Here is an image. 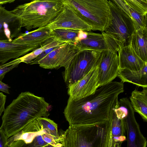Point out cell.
I'll list each match as a JSON object with an SVG mask.
<instances>
[{"instance_id":"obj_28","label":"cell","mask_w":147,"mask_h":147,"mask_svg":"<svg viewBox=\"0 0 147 147\" xmlns=\"http://www.w3.org/2000/svg\"><path fill=\"white\" fill-rule=\"evenodd\" d=\"M8 138L4 129L0 127V147H7Z\"/></svg>"},{"instance_id":"obj_8","label":"cell","mask_w":147,"mask_h":147,"mask_svg":"<svg viewBox=\"0 0 147 147\" xmlns=\"http://www.w3.org/2000/svg\"><path fill=\"white\" fill-rule=\"evenodd\" d=\"M80 51L76 44L66 42L58 47L39 61L37 64L45 69L64 67Z\"/></svg>"},{"instance_id":"obj_19","label":"cell","mask_w":147,"mask_h":147,"mask_svg":"<svg viewBox=\"0 0 147 147\" xmlns=\"http://www.w3.org/2000/svg\"><path fill=\"white\" fill-rule=\"evenodd\" d=\"M110 118L111 121V147H121L123 143L126 140V130L123 119L117 115L113 107L110 112Z\"/></svg>"},{"instance_id":"obj_29","label":"cell","mask_w":147,"mask_h":147,"mask_svg":"<svg viewBox=\"0 0 147 147\" xmlns=\"http://www.w3.org/2000/svg\"><path fill=\"white\" fill-rule=\"evenodd\" d=\"M6 99V96L2 93L0 92V116L5 109V106Z\"/></svg>"},{"instance_id":"obj_11","label":"cell","mask_w":147,"mask_h":147,"mask_svg":"<svg viewBox=\"0 0 147 147\" xmlns=\"http://www.w3.org/2000/svg\"><path fill=\"white\" fill-rule=\"evenodd\" d=\"M133 22L135 30L147 27V0H111Z\"/></svg>"},{"instance_id":"obj_32","label":"cell","mask_w":147,"mask_h":147,"mask_svg":"<svg viewBox=\"0 0 147 147\" xmlns=\"http://www.w3.org/2000/svg\"><path fill=\"white\" fill-rule=\"evenodd\" d=\"M43 147H55V146H52L51 145H50V144H49L47 145L46 146H45Z\"/></svg>"},{"instance_id":"obj_21","label":"cell","mask_w":147,"mask_h":147,"mask_svg":"<svg viewBox=\"0 0 147 147\" xmlns=\"http://www.w3.org/2000/svg\"><path fill=\"white\" fill-rule=\"evenodd\" d=\"M130 45L142 60L147 62V27L135 30Z\"/></svg>"},{"instance_id":"obj_15","label":"cell","mask_w":147,"mask_h":147,"mask_svg":"<svg viewBox=\"0 0 147 147\" xmlns=\"http://www.w3.org/2000/svg\"><path fill=\"white\" fill-rule=\"evenodd\" d=\"M21 30L17 16L0 5V40L11 42L22 33Z\"/></svg>"},{"instance_id":"obj_24","label":"cell","mask_w":147,"mask_h":147,"mask_svg":"<svg viewBox=\"0 0 147 147\" xmlns=\"http://www.w3.org/2000/svg\"><path fill=\"white\" fill-rule=\"evenodd\" d=\"M65 43L66 42L60 41L53 37L51 38L45 45L20 57L21 62L30 64L46 49L52 47L61 46Z\"/></svg>"},{"instance_id":"obj_31","label":"cell","mask_w":147,"mask_h":147,"mask_svg":"<svg viewBox=\"0 0 147 147\" xmlns=\"http://www.w3.org/2000/svg\"><path fill=\"white\" fill-rule=\"evenodd\" d=\"M15 1L14 0H0V5L13 3Z\"/></svg>"},{"instance_id":"obj_3","label":"cell","mask_w":147,"mask_h":147,"mask_svg":"<svg viewBox=\"0 0 147 147\" xmlns=\"http://www.w3.org/2000/svg\"><path fill=\"white\" fill-rule=\"evenodd\" d=\"M111 121L69 125L63 131V147H111Z\"/></svg>"},{"instance_id":"obj_16","label":"cell","mask_w":147,"mask_h":147,"mask_svg":"<svg viewBox=\"0 0 147 147\" xmlns=\"http://www.w3.org/2000/svg\"><path fill=\"white\" fill-rule=\"evenodd\" d=\"M54 37L48 26L39 28L27 33H22L13 40L12 42L27 44L33 51L45 45Z\"/></svg>"},{"instance_id":"obj_10","label":"cell","mask_w":147,"mask_h":147,"mask_svg":"<svg viewBox=\"0 0 147 147\" xmlns=\"http://www.w3.org/2000/svg\"><path fill=\"white\" fill-rule=\"evenodd\" d=\"M117 53L110 51L101 53L98 63L99 87L113 81L117 77L119 69Z\"/></svg>"},{"instance_id":"obj_6","label":"cell","mask_w":147,"mask_h":147,"mask_svg":"<svg viewBox=\"0 0 147 147\" xmlns=\"http://www.w3.org/2000/svg\"><path fill=\"white\" fill-rule=\"evenodd\" d=\"M110 15L104 32L112 37L120 48L130 45L135 30L131 19L111 0H108Z\"/></svg>"},{"instance_id":"obj_18","label":"cell","mask_w":147,"mask_h":147,"mask_svg":"<svg viewBox=\"0 0 147 147\" xmlns=\"http://www.w3.org/2000/svg\"><path fill=\"white\" fill-rule=\"evenodd\" d=\"M118 52L119 70L127 69L138 71L147 63L137 55L130 45L120 48Z\"/></svg>"},{"instance_id":"obj_23","label":"cell","mask_w":147,"mask_h":147,"mask_svg":"<svg viewBox=\"0 0 147 147\" xmlns=\"http://www.w3.org/2000/svg\"><path fill=\"white\" fill-rule=\"evenodd\" d=\"M51 32L53 37L60 41L76 45L86 38L88 34L87 31L63 28L55 29Z\"/></svg>"},{"instance_id":"obj_30","label":"cell","mask_w":147,"mask_h":147,"mask_svg":"<svg viewBox=\"0 0 147 147\" xmlns=\"http://www.w3.org/2000/svg\"><path fill=\"white\" fill-rule=\"evenodd\" d=\"M10 87L7 84H5L0 80V91L6 93H9V89Z\"/></svg>"},{"instance_id":"obj_4","label":"cell","mask_w":147,"mask_h":147,"mask_svg":"<svg viewBox=\"0 0 147 147\" xmlns=\"http://www.w3.org/2000/svg\"><path fill=\"white\" fill-rule=\"evenodd\" d=\"M63 7V0H34L18 5L11 11L18 16L21 27L30 30L48 26Z\"/></svg>"},{"instance_id":"obj_27","label":"cell","mask_w":147,"mask_h":147,"mask_svg":"<svg viewBox=\"0 0 147 147\" xmlns=\"http://www.w3.org/2000/svg\"><path fill=\"white\" fill-rule=\"evenodd\" d=\"M58 47V46L52 47L45 50L40 54L37 57L32 61L31 63L29 64L30 65L37 64L38 62L39 61L47 56L48 54L55 49Z\"/></svg>"},{"instance_id":"obj_14","label":"cell","mask_w":147,"mask_h":147,"mask_svg":"<svg viewBox=\"0 0 147 147\" xmlns=\"http://www.w3.org/2000/svg\"><path fill=\"white\" fill-rule=\"evenodd\" d=\"M128 99L126 113L122 118L127 133V147H146V140L141 131L135 117L134 111Z\"/></svg>"},{"instance_id":"obj_20","label":"cell","mask_w":147,"mask_h":147,"mask_svg":"<svg viewBox=\"0 0 147 147\" xmlns=\"http://www.w3.org/2000/svg\"><path fill=\"white\" fill-rule=\"evenodd\" d=\"M117 77L123 83L128 82L143 88H147V63L138 71H131L127 69L119 70Z\"/></svg>"},{"instance_id":"obj_17","label":"cell","mask_w":147,"mask_h":147,"mask_svg":"<svg viewBox=\"0 0 147 147\" xmlns=\"http://www.w3.org/2000/svg\"><path fill=\"white\" fill-rule=\"evenodd\" d=\"M33 51L25 44L0 40V63H5L11 59L19 58Z\"/></svg>"},{"instance_id":"obj_12","label":"cell","mask_w":147,"mask_h":147,"mask_svg":"<svg viewBox=\"0 0 147 147\" xmlns=\"http://www.w3.org/2000/svg\"><path fill=\"white\" fill-rule=\"evenodd\" d=\"M98 63L85 76L68 86L67 93L69 97L78 100L95 92L99 87Z\"/></svg>"},{"instance_id":"obj_22","label":"cell","mask_w":147,"mask_h":147,"mask_svg":"<svg viewBox=\"0 0 147 147\" xmlns=\"http://www.w3.org/2000/svg\"><path fill=\"white\" fill-rule=\"evenodd\" d=\"M130 102L134 112L138 113L143 121H147V88L142 91L135 89L130 97Z\"/></svg>"},{"instance_id":"obj_5","label":"cell","mask_w":147,"mask_h":147,"mask_svg":"<svg viewBox=\"0 0 147 147\" xmlns=\"http://www.w3.org/2000/svg\"><path fill=\"white\" fill-rule=\"evenodd\" d=\"M80 14L92 30L104 32L110 15L107 0H65Z\"/></svg>"},{"instance_id":"obj_25","label":"cell","mask_w":147,"mask_h":147,"mask_svg":"<svg viewBox=\"0 0 147 147\" xmlns=\"http://www.w3.org/2000/svg\"><path fill=\"white\" fill-rule=\"evenodd\" d=\"M41 125L46 133L55 137L59 136L60 133L58 131L57 124L53 121L46 117H39L36 119Z\"/></svg>"},{"instance_id":"obj_26","label":"cell","mask_w":147,"mask_h":147,"mask_svg":"<svg viewBox=\"0 0 147 147\" xmlns=\"http://www.w3.org/2000/svg\"><path fill=\"white\" fill-rule=\"evenodd\" d=\"M21 62L20 57L7 63L0 65V80L2 81L6 73L14 68L17 67Z\"/></svg>"},{"instance_id":"obj_2","label":"cell","mask_w":147,"mask_h":147,"mask_svg":"<svg viewBox=\"0 0 147 147\" xmlns=\"http://www.w3.org/2000/svg\"><path fill=\"white\" fill-rule=\"evenodd\" d=\"M49 104L42 97L29 92H22L5 109L1 127L8 138L39 117L47 118Z\"/></svg>"},{"instance_id":"obj_7","label":"cell","mask_w":147,"mask_h":147,"mask_svg":"<svg viewBox=\"0 0 147 147\" xmlns=\"http://www.w3.org/2000/svg\"><path fill=\"white\" fill-rule=\"evenodd\" d=\"M100 52L86 50L80 51L64 67L63 77L67 86L80 80L97 64Z\"/></svg>"},{"instance_id":"obj_9","label":"cell","mask_w":147,"mask_h":147,"mask_svg":"<svg viewBox=\"0 0 147 147\" xmlns=\"http://www.w3.org/2000/svg\"><path fill=\"white\" fill-rule=\"evenodd\" d=\"M62 10L55 20L48 26L51 30L63 28L90 32L92 27L83 19L79 13L65 0H63Z\"/></svg>"},{"instance_id":"obj_13","label":"cell","mask_w":147,"mask_h":147,"mask_svg":"<svg viewBox=\"0 0 147 147\" xmlns=\"http://www.w3.org/2000/svg\"><path fill=\"white\" fill-rule=\"evenodd\" d=\"M87 37L76 45L80 51L88 50L101 52L105 51L118 52L120 48L116 42L104 32L101 34L88 32Z\"/></svg>"},{"instance_id":"obj_1","label":"cell","mask_w":147,"mask_h":147,"mask_svg":"<svg viewBox=\"0 0 147 147\" xmlns=\"http://www.w3.org/2000/svg\"><path fill=\"white\" fill-rule=\"evenodd\" d=\"M123 83L112 81L78 100L69 97L63 113L69 125L89 124L109 119L111 109L124 91Z\"/></svg>"}]
</instances>
